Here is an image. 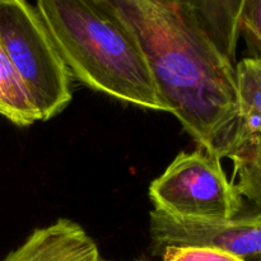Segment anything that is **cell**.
<instances>
[{
  "instance_id": "obj_10",
  "label": "cell",
  "mask_w": 261,
  "mask_h": 261,
  "mask_svg": "<svg viewBox=\"0 0 261 261\" xmlns=\"http://www.w3.org/2000/svg\"><path fill=\"white\" fill-rule=\"evenodd\" d=\"M0 115L18 126L40 121L37 111L0 42Z\"/></svg>"
},
{
  "instance_id": "obj_11",
  "label": "cell",
  "mask_w": 261,
  "mask_h": 261,
  "mask_svg": "<svg viewBox=\"0 0 261 261\" xmlns=\"http://www.w3.org/2000/svg\"><path fill=\"white\" fill-rule=\"evenodd\" d=\"M240 36H244L249 58L261 61V0H245L239 20Z\"/></svg>"
},
{
  "instance_id": "obj_14",
  "label": "cell",
  "mask_w": 261,
  "mask_h": 261,
  "mask_svg": "<svg viewBox=\"0 0 261 261\" xmlns=\"http://www.w3.org/2000/svg\"><path fill=\"white\" fill-rule=\"evenodd\" d=\"M135 261H147V260H135Z\"/></svg>"
},
{
  "instance_id": "obj_12",
  "label": "cell",
  "mask_w": 261,
  "mask_h": 261,
  "mask_svg": "<svg viewBox=\"0 0 261 261\" xmlns=\"http://www.w3.org/2000/svg\"><path fill=\"white\" fill-rule=\"evenodd\" d=\"M163 261H245L219 249L205 246H168L161 252Z\"/></svg>"
},
{
  "instance_id": "obj_5",
  "label": "cell",
  "mask_w": 261,
  "mask_h": 261,
  "mask_svg": "<svg viewBox=\"0 0 261 261\" xmlns=\"http://www.w3.org/2000/svg\"><path fill=\"white\" fill-rule=\"evenodd\" d=\"M149 234L153 255H161L168 246H205L245 261L261 256V218L251 214L209 222L175 218L153 211Z\"/></svg>"
},
{
  "instance_id": "obj_8",
  "label": "cell",
  "mask_w": 261,
  "mask_h": 261,
  "mask_svg": "<svg viewBox=\"0 0 261 261\" xmlns=\"http://www.w3.org/2000/svg\"><path fill=\"white\" fill-rule=\"evenodd\" d=\"M234 68L239 116L228 154L247 138L261 134V61L245 58Z\"/></svg>"
},
{
  "instance_id": "obj_7",
  "label": "cell",
  "mask_w": 261,
  "mask_h": 261,
  "mask_svg": "<svg viewBox=\"0 0 261 261\" xmlns=\"http://www.w3.org/2000/svg\"><path fill=\"white\" fill-rule=\"evenodd\" d=\"M196 17L217 47L234 64L239 20L245 0H178Z\"/></svg>"
},
{
  "instance_id": "obj_9",
  "label": "cell",
  "mask_w": 261,
  "mask_h": 261,
  "mask_svg": "<svg viewBox=\"0 0 261 261\" xmlns=\"http://www.w3.org/2000/svg\"><path fill=\"white\" fill-rule=\"evenodd\" d=\"M227 158L233 163L237 191L252 206L251 216L261 218V134L247 138Z\"/></svg>"
},
{
  "instance_id": "obj_2",
  "label": "cell",
  "mask_w": 261,
  "mask_h": 261,
  "mask_svg": "<svg viewBox=\"0 0 261 261\" xmlns=\"http://www.w3.org/2000/svg\"><path fill=\"white\" fill-rule=\"evenodd\" d=\"M70 75L124 103L167 112L153 74L129 33L91 0H36Z\"/></svg>"
},
{
  "instance_id": "obj_6",
  "label": "cell",
  "mask_w": 261,
  "mask_h": 261,
  "mask_svg": "<svg viewBox=\"0 0 261 261\" xmlns=\"http://www.w3.org/2000/svg\"><path fill=\"white\" fill-rule=\"evenodd\" d=\"M4 261H103L98 246L75 222L61 218L37 228Z\"/></svg>"
},
{
  "instance_id": "obj_4",
  "label": "cell",
  "mask_w": 261,
  "mask_h": 261,
  "mask_svg": "<svg viewBox=\"0 0 261 261\" xmlns=\"http://www.w3.org/2000/svg\"><path fill=\"white\" fill-rule=\"evenodd\" d=\"M221 161L203 149L180 153L149 186L154 211L194 221H228L239 217L244 199L228 180Z\"/></svg>"
},
{
  "instance_id": "obj_1",
  "label": "cell",
  "mask_w": 261,
  "mask_h": 261,
  "mask_svg": "<svg viewBox=\"0 0 261 261\" xmlns=\"http://www.w3.org/2000/svg\"><path fill=\"white\" fill-rule=\"evenodd\" d=\"M134 40L161 98L199 148L227 158L239 116L236 68L178 0H91Z\"/></svg>"
},
{
  "instance_id": "obj_13",
  "label": "cell",
  "mask_w": 261,
  "mask_h": 261,
  "mask_svg": "<svg viewBox=\"0 0 261 261\" xmlns=\"http://www.w3.org/2000/svg\"><path fill=\"white\" fill-rule=\"evenodd\" d=\"M250 261H261V256L256 257V259H252V260H250Z\"/></svg>"
},
{
  "instance_id": "obj_3",
  "label": "cell",
  "mask_w": 261,
  "mask_h": 261,
  "mask_svg": "<svg viewBox=\"0 0 261 261\" xmlns=\"http://www.w3.org/2000/svg\"><path fill=\"white\" fill-rule=\"evenodd\" d=\"M0 42L40 116L47 121L71 101V75L35 5L0 0Z\"/></svg>"
}]
</instances>
